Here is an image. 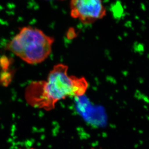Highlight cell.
<instances>
[{
  "label": "cell",
  "instance_id": "4",
  "mask_svg": "<svg viewBox=\"0 0 149 149\" xmlns=\"http://www.w3.org/2000/svg\"></svg>",
  "mask_w": 149,
  "mask_h": 149
},
{
  "label": "cell",
  "instance_id": "3",
  "mask_svg": "<svg viewBox=\"0 0 149 149\" xmlns=\"http://www.w3.org/2000/svg\"><path fill=\"white\" fill-rule=\"evenodd\" d=\"M70 7L71 17L86 24L93 23L106 14L102 0H70Z\"/></svg>",
  "mask_w": 149,
  "mask_h": 149
},
{
  "label": "cell",
  "instance_id": "1",
  "mask_svg": "<svg viewBox=\"0 0 149 149\" xmlns=\"http://www.w3.org/2000/svg\"><path fill=\"white\" fill-rule=\"evenodd\" d=\"M63 63L54 66L46 80L33 81L25 89V99L31 106L46 111L54 109L56 104L69 96L84 95L89 86L84 77L70 76Z\"/></svg>",
  "mask_w": 149,
  "mask_h": 149
},
{
  "label": "cell",
  "instance_id": "2",
  "mask_svg": "<svg viewBox=\"0 0 149 149\" xmlns=\"http://www.w3.org/2000/svg\"><path fill=\"white\" fill-rule=\"evenodd\" d=\"M54 39L32 26L20 29L6 46V49L30 65L41 63L52 53Z\"/></svg>",
  "mask_w": 149,
  "mask_h": 149
}]
</instances>
